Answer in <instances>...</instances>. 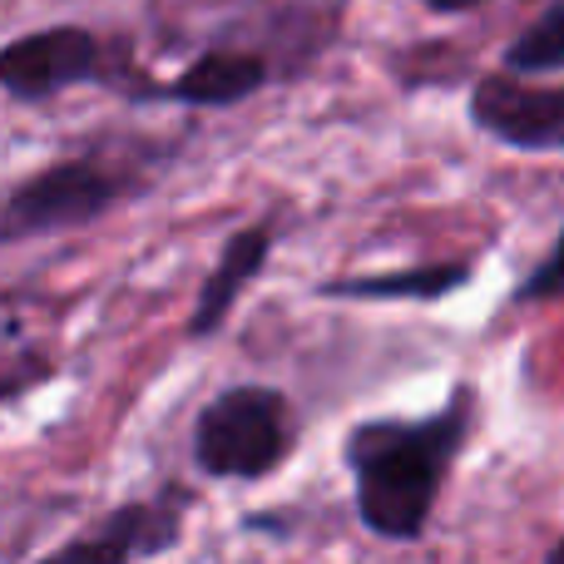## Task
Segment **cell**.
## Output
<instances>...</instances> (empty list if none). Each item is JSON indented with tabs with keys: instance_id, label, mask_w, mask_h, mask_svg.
<instances>
[{
	"instance_id": "5b68a950",
	"label": "cell",
	"mask_w": 564,
	"mask_h": 564,
	"mask_svg": "<svg viewBox=\"0 0 564 564\" xmlns=\"http://www.w3.org/2000/svg\"><path fill=\"white\" fill-rule=\"evenodd\" d=\"M470 119L500 144L525 149V154H550V149H564V85L490 75L470 95Z\"/></svg>"
},
{
	"instance_id": "8992f818",
	"label": "cell",
	"mask_w": 564,
	"mask_h": 564,
	"mask_svg": "<svg viewBox=\"0 0 564 564\" xmlns=\"http://www.w3.org/2000/svg\"><path fill=\"white\" fill-rule=\"evenodd\" d=\"M178 520H184V496H159V500H134V506L115 510L99 530L69 540L55 550L45 564H134L144 555H159L178 540Z\"/></svg>"
},
{
	"instance_id": "ba28073f",
	"label": "cell",
	"mask_w": 564,
	"mask_h": 564,
	"mask_svg": "<svg viewBox=\"0 0 564 564\" xmlns=\"http://www.w3.org/2000/svg\"><path fill=\"white\" fill-rule=\"evenodd\" d=\"M268 75H273L268 59L253 55V50H208L164 95L178 99V105H194V109H228V105H238V99L258 95V89L268 85Z\"/></svg>"
},
{
	"instance_id": "52a82bcc",
	"label": "cell",
	"mask_w": 564,
	"mask_h": 564,
	"mask_svg": "<svg viewBox=\"0 0 564 564\" xmlns=\"http://www.w3.org/2000/svg\"><path fill=\"white\" fill-rule=\"evenodd\" d=\"M268 253H273V228H238L234 238L224 243V253H218L214 273L204 278V288H198V307H194V322H188V337H214L218 327L228 322V312L238 307V297H243V288L263 273Z\"/></svg>"
},
{
	"instance_id": "7c38bea8",
	"label": "cell",
	"mask_w": 564,
	"mask_h": 564,
	"mask_svg": "<svg viewBox=\"0 0 564 564\" xmlns=\"http://www.w3.org/2000/svg\"><path fill=\"white\" fill-rule=\"evenodd\" d=\"M555 297H564V228H560L555 248L540 258L535 273L520 282V292H516V302H555Z\"/></svg>"
},
{
	"instance_id": "9c48e42d",
	"label": "cell",
	"mask_w": 564,
	"mask_h": 564,
	"mask_svg": "<svg viewBox=\"0 0 564 564\" xmlns=\"http://www.w3.org/2000/svg\"><path fill=\"white\" fill-rule=\"evenodd\" d=\"M470 268L466 263H431V268H411V273H381V278H347L332 282V297H361V302H397V297H416V302H441L446 292L466 288Z\"/></svg>"
},
{
	"instance_id": "4fadbf2b",
	"label": "cell",
	"mask_w": 564,
	"mask_h": 564,
	"mask_svg": "<svg viewBox=\"0 0 564 564\" xmlns=\"http://www.w3.org/2000/svg\"><path fill=\"white\" fill-rule=\"evenodd\" d=\"M421 6L441 10V15H456V10H470V6H486V0H421Z\"/></svg>"
},
{
	"instance_id": "7a4b0ae2",
	"label": "cell",
	"mask_w": 564,
	"mask_h": 564,
	"mask_svg": "<svg viewBox=\"0 0 564 564\" xmlns=\"http://www.w3.org/2000/svg\"><path fill=\"white\" fill-rule=\"evenodd\" d=\"M292 406L273 387H228L194 426V460L208 476L258 480L292 451Z\"/></svg>"
},
{
	"instance_id": "3957f363",
	"label": "cell",
	"mask_w": 564,
	"mask_h": 564,
	"mask_svg": "<svg viewBox=\"0 0 564 564\" xmlns=\"http://www.w3.org/2000/svg\"><path fill=\"white\" fill-rule=\"evenodd\" d=\"M124 198V174L99 159H65L30 174L15 194L0 204V238H40L65 234L105 218Z\"/></svg>"
},
{
	"instance_id": "6da1fadb",
	"label": "cell",
	"mask_w": 564,
	"mask_h": 564,
	"mask_svg": "<svg viewBox=\"0 0 564 564\" xmlns=\"http://www.w3.org/2000/svg\"><path fill=\"white\" fill-rule=\"evenodd\" d=\"M470 426V391L426 421H367L347 436V466L357 476V510L377 535L416 540L431 520L446 466Z\"/></svg>"
},
{
	"instance_id": "8fae6325",
	"label": "cell",
	"mask_w": 564,
	"mask_h": 564,
	"mask_svg": "<svg viewBox=\"0 0 564 564\" xmlns=\"http://www.w3.org/2000/svg\"><path fill=\"white\" fill-rule=\"evenodd\" d=\"M55 377V361L45 357L40 347L30 341H6L0 337V401L6 397H25L30 387Z\"/></svg>"
},
{
	"instance_id": "5bb4252c",
	"label": "cell",
	"mask_w": 564,
	"mask_h": 564,
	"mask_svg": "<svg viewBox=\"0 0 564 564\" xmlns=\"http://www.w3.org/2000/svg\"><path fill=\"white\" fill-rule=\"evenodd\" d=\"M545 564H564V540H560L555 550H550V560H545Z\"/></svg>"
},
{
	"instance_id": "277c9868",
	"label": "cell",
	"mask_w": 564,
	"mask_h": 564,
	"mask_svg": "<svg viewBox=\"0 0 564 564\" xmlns=\"http://www.w3.org/2000/svg\"><path fill=\"white\" fill-rule=\"evenodd\" d=\"M99 75H105V50L85 25H50L0 45V89L20 105H35Z\"/></svg>"
},
{
	"instance_id": "30bf717a",
	"label": "cell",
	"mask_w": 564,
	"mask_h": 564,
	"mask_svg": "<svg viewBox=\"0 0 564 564\" xmlns=\"http://www.w3.org/2000/svg\"><path fill=\"white\" fill-rule=\"evenodd\" d=\"M545 69H564V0H555L530 30H520L500 55V75H545Z\"/></svg>"
}]
</instances>
